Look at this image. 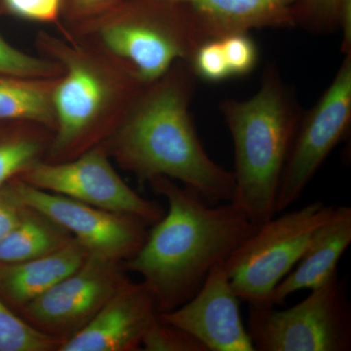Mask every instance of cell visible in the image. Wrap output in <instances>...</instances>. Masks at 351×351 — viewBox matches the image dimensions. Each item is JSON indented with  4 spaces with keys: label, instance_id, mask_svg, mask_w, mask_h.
<instances>
[{
    "label": "cell",
    "instance_id": "1",
    "mask_svg": "<svg viewBox=\"0 0 351 351\" xmlns=\"http://www.w3.org/2000/svg\"><path fill=\"white\" fill-rule=\"evenodd\" d=\"M195 78L189 63L177 62L145 85L104 145L112 160L141 184L165 177L193 189L209 204L232 202L233 173L208 156L189 113Z\"/></svg>",
    "mask_w": 351,
    "mask_h": 351
},
{
    "label": "cell",
    "instance_id": "2",
    "mask_svg": "<svg viewBox=\"0 0 351 351\" xmlns=\"http://www.w3.org/2000/svg\"><path fill=\"white\" fill-rule=\"evenodd\" d=\"M168 202L143 246L123 262L142 276L157 313L173 311L195 295L211 270L257 230L232 202L211 205L193 189L157 177L147 182Z\"/></svg>",
    "mask_w": 351,
    "mask_h": 351
},
{
    "label": "cell",
    "instance_id": "3",
    "mask_svg": "<svg viewBox=\"0 0 351 351\" xmlns=\"http://www.w3.org/2000/svg\"><path fill=\"white\" fill-rule=\"evenodd\" d=\"M39 55L62 68L53 92L55 128L45 161L63 162L105 144L145 86L135 71L66 32H39Z\"/></svg>",
    "mask_w": 351,
    "mask_h": 351
},
{
    "label": "cell",
    "instance_id": "4",
    "mask_svg": "<svg viewBox=\"0 0 351 351\" xmlns=\"http://www.w3.org/2000/svg\"><path fill=\"white\" fill-rule=\"evenodd\" d=\"M221 110L234 145L232 202L254 225H262L276 215L279 184L301 112L272 64L257 93L246 101L228 99Z\"/></svg>",
    "mask_w": 351,
    "mask_h": 351
},
{
    "label": "cell",
    "instance_id": "5",
    "mask_svg": "<svg viewBox=\"0 0 351 351\" xmlns=\"http://www.w3.org/2000/svg\"><path fill=\"white\" fill-rule=\"evenodd\" d=\"M66 32L85 39L130 66L145 84L177 62L189 64L209 38L188 5L174 0H124L96 19Z\"/></svg>",
    "mask_w": 351,
    "mask_h": 351
},
{
    "label": "cell",
    "instance_id": "6",
    "mask_svg": "<svg viewBox=\"0 0 351 351\" xmlns=\"http://www.w3.org/2000/svg\"><path fill=\"white\" fill-rule=\"evenodd\" d=\"M335 208L314 201L258 226L225 262L240 301L249 306L269 304L272 291L294 269L314 232L331 218Z\"/></svg>",
    "mask_w": 351,
    "mask_h": 351
},
{
    "label": "cell",
    "instance_id": "7",
    "mask_svg": "<svg viewBox=\"0 0 351 351\" xmlns=\"http://www.w3.org/2000/svg\"><path fill=\"white\" fill-rule=\"evenodd\" d=\"M246 327L255 351H350L348 278L337 272L289 308L250 306Z\"/></svg>",
    "mask_w": 351,
    "mask_h": 351
},
{
    "label": "cell",
    "instance_id": "8",
    "mask_svg": "<svg viewBox=\"0 0 351 351\" xmlns=\"http://www.w3.org/2000/svg\"><path fill=\"white\" fill-rule=\"evenodd\" d=\"M112 161L105 145H99L71 160L40 161L18 179L41 191L137 217L147 226L154 225L165 210L156 201L143 197L129 186Z\"/></svg>",
    "mask_w": 351,
    "mask_h": 351
},
{
    "label": "cell",
    "instance_id": "9",
    "mask_svg": "<svg viewBox=\"0 0 351 351\" xmlns=\"http://www.w3.org/2000/svg\"><path fill=\"white\" fill-rule=\"evenodd\" d=\"M351 120V53L319 101L300 120L276 197V215L300 199L335 147L346 137Z\"/></svg>",
    "mask_w": 351,
    "mask_h": 351
},
{
    "label": "cell",
    "instance_id": "10",
    "mask_svg": "<svg viewBox=\"0 0 351 351\" xmlns=\"http://www.w3.org/2000/svg\"><path fill=\"white\" fill-rule=\"evenodd\" d=\"M128 280L123 262L89 255L77 269L18 313L39 331L66 341Z\"/></svg>",
    "mask_w": 351,
    "mask_h": 351
},
{
    "label": "cell",
    "instance_id": "11",
    "mask_svg": "<svg viewBox=\"0 0 351 351\" xmlns=\"http://www.w3.org/2000/svg\"><path fill=\"white\" fill-rule=\"evenodd\" d=\"M12 184L24 204L43 212L66 228L89 255L125 262L144 244L147 225L137 217L41 191L18 178Z\"/></svg>",
    "mask_w": 351,
    "mask_h": 351
},
{
    "label": "cell",
    "instance_id": "12",
    "mask_svg": "<svg viewBox=\"0 0 351 351\" xmlns=\"http://www.w3.org/2000/svg\"><path fill=\"white\" fill-rule=\"evenodd\" d=\"M240 302L221 263L191 299L173 311L157 313V318L184 330L207 351H255L242 320Z\"/></svg>",
    "mask_w": 351,
    "mask_h": 351
},
{
    "label": "cell",
    "instance_id": "13",
    "mask_svg": "<svg viewBox=\"0 0 351 351\" xmlns=\"http://www.w3.org/2000/svg\"><path fill=\"white\" fill-rule=\"evenodd\" d=\"M157 313L147 286L129 279L93 319L58 351L142 350L143 337Z\"/></svg>",
    "mask_w": 351,
    "mask_h": 351
},
{
    "label": "cell",
    "instance_id": "14",
    "mask_svg": "<svg viewBox=\"0 0 351 351\" xmlns=\"http://www.w3.org/2000/svg\"><path fill=\"white\" fill-rule=\"evenodd\" d=\"M351 243V208L338 206L314 232L299 262L272 291L269 304L283 306L298 291L313 290L339 271L338 263Z\"/></svg>",
    "mask_w": 351,
    "mask_h": 351
},
{
    "label": "cell",
    "instance_id": "15",
    "mask_svg": "<svg viewBox=\"0 0 351 351\" xmlns=\"http://www.w3.org/2000/svg\"><path fill=\"white\" fill-rule=\"evenodd\" d=\"M195 12L209 39L253 29L295 27V0H174Z\"/></svg>",
    "mask_w": 351,
    "mask_h": 351
},
{
    "label": "cell",
    "instance_id": "16",
    "mask_svg": "<svg viewBox=\"0 0 351 351\" xmlns=\"http://www.w3.org/2000/svg\"><path fill=\"white\" fill-rule=\"evenodd\" d=\"M88 256L75 239L43 257L0 265V297L18 313L77 269Z\"/></svg>",
    "mask_w": 351,
    "mask_h": 351
},
{
    "label": "cell",
    "instance_id": "17",
    "mask_svg": "<svg viewBox=\"0 0 351 351\" xmlns=\"http://www.w3.org/2000/svg\"><path fill=\"white\" fill-rule=\"evenodd\" d=\"M73 240V235L54 219L25 205L17 225L0 242V265L43 257Z\"/></svg>",
    "mask_w": 351,
    "mask_h": 351
},
{
    "label": "cell",
    "instance_id": "18",
    "mask_svg": "<svg viewBox=\"0 0 351 351\" xmlns=\"http://www.w3.org/2000/svg\"><path fill=\"white\" fill-rule=\"evenodd\" d=\"M53 130L29 120L0 121V189L45 160Z\"/></svg>",
    "mask_w": 351,
    "mask_h": 351
},
{
    "label": "cell",
    "instance_id": "19",
    "mask_svg": "<svg viewBox=\"0 0 351 351\" xmlns=\"http://www.w3.org/2000/svg\"><path fill=\"white\" fill-rule=\"evenodd\" d=\"M57 78L0 73V121L29 120L54 131L53 92Z\"/></svg>",
    "mask_w": 351,
    "mask_h": 351
},
{
    "label": "cell",
    "instance_id": "20",
    "mask_svg": "<svg viewBox=\"0 0 351 351\" xmlns=\"http://www.w3.org/2000/svg\"><path fill=\"white\" fill-rule=\"evenodd\" d=\"M64 341L32 327L0 297V351H58Z\"/></svg>",
    "mask_w": 351,
    "mask_h": 351
},
{
    "label": "cell",
    "instance_id": "21",
    "mask_svg": "<svg viewBox=\"0 0 351 351\" xmlns=\"http://www.w3.org/2000/svg\"><path fill=\"white\" fill-rule=\"evenodd\" d=\"M6 13L0 0V16ZM0 73L24 77L56 78L62 68L56 62L40 55H32L11 45L0 34Z\"/></svg>",
    "mask_w": 351,
    "mask_h": 351
},
{
    "label": "cell",
    "instance_id": "22",
    "mask_svg": "<svg viewBox=\"0 0 351 351\" xmlns=\"http://www.w3.org/2000/svg\"><path fill=\"white\" fill-rule=\"evenodd\" d=\"M343 0H295V25L316 34L339 29V16Z\"/></svg>",
    "mask_w": 351,
    "mask_h": 351
},
{
    "label": "cell",
    "instance_id": "23",
    "mask_svg": "<svg viewBox=\"0 0 351 351\" xmlns=\"http://www.w3.org/2000/svg\"><path fill=\"white\" fill-rule=\"evenodd\" d=\"M142 350L145 351H207L193 336L174 325L157 318L145 332Z\"/></svg>",
    "mask_w": 351,
    "mask_h": 351
},
{
    "label": "cell",
    "instance_id": "24",
    "mask_svg": "<svg viewBox=\"0 0 351 351\" xmlns=\"http://www.w3.org/2000/svg\"><path fill=\"white\" fill-rule=\"evenodd\" d=\"M189 66L196 77L206 82H223L232 76L219 39H209L201 44Z\"/></svg>",
    "mask_w": 351,
    "mask_h": 351
},
{
    "label": "cell",
    "instance_id": "25",
    "mask_svg": "<svg viewBox=\"0 0 351 351\" xmlns=\"http://www.w3.org/2000/svg\"><path fill=\"white\" fill-rule=\"evenodd\" d=\"M6 13L20 19L55 25L61 29L63 0H1Z\"/></svg>",
    "mask_w": 351,
    "mask_h": 351
},
{
    "label": "cell",
    "instance_id": "26",
    "mask_svg": "<svg viewBox=\"0 0 351 351\" xmlns=\"http://www.w3.org/2000/svg\"><path fill=\"white\" fill-rule=\"evenodd\" d=\"M232 76L248 75L258 62V49L248 34H234L219 38Z\"/></svg>",
    "mask_w": 351,
    "mask_h": 351
},
{
    "label": "cell",
    "instance_id": "27",
    "mask_svg": "<svg viewBox=\"0 0 351 351\" xmlns=\"http://www.w3.org/2000/svg\"><path fill=\"white\" fill-rule=\"evenodd\" d=\"M122 1L124 0H63V27H73L96 19Z\"/></svg>",
    "mask_w": 351,
    "mask_h": 351
},
{
    "label": "cell",
    "instance_id": "28",
    "mask_svg": "<svg viewBox=\"0 0 351 351\" xmlns=\"http://www.w3.org/2000/svg\"><path fill=\"white\" fill-rule=\"evenodd\" d=\"M25 208L24 202L14 189L12 181L0 189V242L17 225Z\"/></svg>",
    "mask_w": 351,
    "mask_h": 351
}]
</instances>
